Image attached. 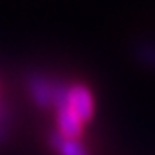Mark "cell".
<instances>
[{
  "label": "cell",
  "instance_id": "obj_6",
  "mask_svg": "<svg viewBox=\"0 0 155 155\" xmlns=\"http://www.w3.org/2000/svg\"><path fill=\"white\" fill-rule=\"evenodd\" d=\"M4 117H5V114H4V110H0V143H4L5 141V135H7V126H5V121H4Z\"/></svg>",
  "mask_w": 155,
  "mask_h": 155
},
{
  "label": "cell",
  "instance_id": "obj_5",
  "mask_svg": "<svg viewBox=\"0 0 155 155\" xmlns=\"http://www.w3.org/2000/svg\"><path fill=\"white\" fill-rule=\"evenodd\" d=\"M135 56H137L143 63H146V65H150V67H155V45L141 43V45L135 49Z\"/></svg>",
  "mask_w": 155,
  "mask_h": 155
},
{
  "label": "cell",
  "instance_id": "obj_1",
  "mask_svg": "<svg viewBox=\"0 0 155 155\" xmlns=\"http://www.w3.org/2000/svg\"><path fill=\"white\" fill-rule=\"evenodd\" d=\"M56 83L54 79L43 76L40 72H33L25 79L27 90L31 99L38 105L40 108H52L54 105V92H56Z\"/></svg>",
  "mask_w": 155,
  "mask_h": 155
},
{
  "label": "cell",
  "instance_id": "obj_2",
  "mask_svg": "<svg viewBox=\"0 0 155 155\" xmlns=\"http://www.w3.org/2000/svg\"><path fill=\"white\" fill-rule=\"evenodd\" d=\"M67 107L76 114L83 123L90 121L94 116V97H92V92L81 85H71L69 87V101H67Z\"/></svg>",
  "mask_w": 155,
  "mask_h": 155
},
{
  "label": "cell",
  "instance_id": "obj_4",
  "mask_svg": "<svg viewBox=\"0 0 155 155\" xmlns=\"http://www.w3.org/2000/svg\"><path fill=\"white\" fill-rule=\"evenodd\" d=\"M49 143H51V146L54 148V152L58 155H88L79 141H76V139H65L58 132L49 135Z\"/></svg>",
  "mask_w": 155,
  "mask_h": 155
},
{
  "label": "cell",
  "instance_id": "obj_3",
  "mask_svg": "<svg viewBox=\"0 0 155 155\" xmlns=\"http://www.w3.org/2000/svg\"><path fill=\"white\" fill-rule=\"evenodd\" d=\"M56 121H58V134L65 139H79L83 135V121L69 108L63 107L56 110Z\"/></svg>",
  "mask_w": 155,
  "mask_h": 155
}]
</instances>
